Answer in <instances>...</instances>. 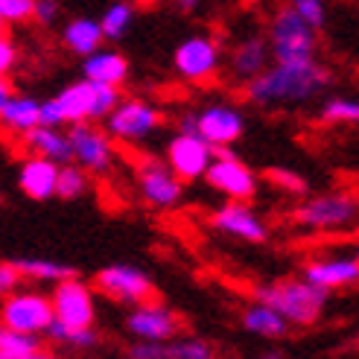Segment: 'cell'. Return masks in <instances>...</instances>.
Instances as JSON below:
<instances>
[{"instance_id":"obj_6","label":"cell","mask_w":359,"mask_h":359,"mask_svg":"<svg viewBox=\"0 0 359 359\" xmlns=\"http://www.w3.org/2000/svg\"><path fill=\"white\" fill-rule=\"evenodd\" d=\"M167 114L161 105H155L147 97H120V102L105 114L102 129L114 137V143H147L152 135L164 129Z\"/></svg>"},{"instance_id":"obj_32","label":"cell","mask_w":359,"mask_h":359,"mask_svg":"<svg viewBox=\"0 0 359 359\" xmlns=\"http://www.w3.org/2000/svg\"><path fill=\"white\" fill-rule=\"evenodd\" d=\"M41 336H32V333H21V330H12L6 325H0V359H15V356H24L35 348H41Z\"/></svg>"},{"instance_id":"obj_11","label":"cell","mask_w":359,"mask_h":359,"mask_svg":"<svg viewBox=\"0 0 359 359\" xmlns=\"http://www.w3.org/2000/svg\"><path fill=\"white\" fill-rule=\"evenodd\" d=\"M202 182H208V187L222 193L225 199H237V202H251L260 190L257 172L231 149H217L210 167L202 175Z\"/></svg>"},{"instance_id":"obj_13","label":"cell","mask_w":359,"mask_h":359,"mask_svg":"<svg viewBox=\"0 0 359 359\" xmlns=\"http://www.w3.org/2000/svg\"><path fill=\"white\" fill-rule=\"evenodd\" d=\"M193 132L208 140L213 149H231L245 135V111L234 102H208L193 111Z\"/></svg>"},{"instance_id":"obj_40","label":"cell","mask_w":359,"mask_h":359,"mask_svg":"<svg viewBox=\"0 0 359 359\" xmlns=\"http://www.w3.org/2000/svg\"><path fill=\"white\" fill-rule=\"evenodd\" d=\"M170 6L175 12H182V15H196L205 6V0H170Z\"/></svg>"},{"instance_id":"obj_17","label":"cell","mask_w":359,"mask_h":359,"mask_svg":"<svg viewBox=\"0 0 359 359\" xmlns=\"http://www.w3.org/2000/svg\"><path fill=\"white\" fill-rule=\"evenodd\" d=\"M213 155H217V149H213L208 140H202L199 135H190V132H175L167 140V149H164L167 167L182 178L184 184L202 182V175L210 167Z\"/></svg>"},{"instance_id":"obj_25","label":"cell","mask_w":359,"mask_h":359,"mask_svg":"<svg viewBox=\"0 0 359 359\" xmlns=\"http://www.w3.org/2000/svg\"><path fill=\"white\" fill-rule=\"evenodd\" d=\"M39 105H41V100H35V97L12 94L4 102V109H0V129L21 137L32 126H39Z\"/></svg>"},{"instance_id":"obj_2","label":"cell","mask_w":359,"mask_h":359,"mask_svg":"<svg viewBox=\"0 0 359 359\" xmlns=\"http://www.w3.org/2000/svg\"><path fill=\"white\" fill-rule=\"evenodd\" d=\"M120 88L114 85H102V82H91V79H76L65 85L59 94H53L50 100H41L39 105V123L41 126H65L79 123V120H91V123H102L114 105L120 102Z\"/></svg>"},{"instance_id":"obj_41","label":"cell","mask_w":359,"mask_h":359,"mask_svg":"<svg viewBox=\"0 0 359 359\" xmlns=\"http://www.w3.org/2000/svg\"><path fill=\"white\" fill-rule=\"evenodd\" d=\"M15 359H62V356L53 353V351H47V348L41 345V348H35V351H29V353H24V356H15Z\"/></svg>"},{"instance_id":"obj_8","label":"cell","mask_w":359,"mask_h":359,"mask_svg":"<svg viewBox=\"0 0 359 359\" xmlns=\"http://www.w3.org/2000/svg\"><path fill=\"white\" fill-rule=\"evenodd\" d=\"M67 143H70V161L82 167L88 175H111L117 167V143L102 129L100 123L79 120L67 126Z\"/></svg>"},{"instance_id":"obj_44","label":"cell","mask_w":359,"mask_h":359,"mask_svg":"<svg viewBox=\"0 0 359 359\" xmlns=\"http://www.w3.org/2000/svg\"><path fill=\"white\" fill-rule=\"evenodd\" d=\"M132 4H135V6L140 9V6H155V4H158V0H132Z\"/></svg>"},{"instance_id":"obj_31","label":"cell","mask_w":359,"mask_h":359,"mask_svg":"<svg viewBox=\"0 0 359 359\" xmlns=\"http://www.w3.org/2000/svg\"><path fill=\"white\" fill-rule=\"evenodd\" d=\"M167 359H219V351L208 339L178 333L167 342Z\"/></svg>"},{"instance_id":"obj_30","label":"cell","mask_w":359,"mask_h":359,"mask_svg":"<svg viewBox=\"0 0 359 359\" xmlns=\"http://www.w3.org/2000/svg\"><path fill=\"white\" fill-rule=\"evenodd\" d=\"M318 120L325 126H356L359 123V102L353 97L333 94L321 100Z\"/></svg>"},{"instance_id":"obj_1","label":"cell","mask_w":359,"mask_h":359,"mask_svg":"<svg viewBox=\"0 0 359 359\" xmlns=\"http://www.w3.org/2000/svg\"><path fill=\"white\" fill-rule=\"evenodd\" d=\"M333 85V70L321 62H269L243 85V100L263 111H286L310 105Z\"/></svg>"},{"instance_id":"obj_23","label":"cell","mask_w":359,"mask_h":359,"mask_svg":"<svg viewBox=\"0 0 359 359\" xmlns=\"http://www.w3.org/2000/svg\"><path fill=\"white\" fill-rule=\"evenodd\" d=\"M240 325L251 333V336H260L266 342H278V339H286L292 333L290 321H283L272 307H266L260 301H251L243 307L240 313Z\"/></svg>"},{"instance_id":"obj_9","label":"cell","mask_w":359,"mask_h":359,"mask_svg":"<svg viewBox=\"0 0 359 359\" xmlns=\"http://www.w3.org/2000/svg\"><path fill=\"white\" fill-rule=\"evenodd\" d=\"M135 184H137L140 199L155 210H172L184 199V182L158 155H137Z\"/></svg>"},{"instance_id":"obj_36","label":"cell","mask_w":359,"mask_h":359,"mask_svg":"<svg viewBox=\"0 0 359 359\" xmlns=\"http://www.w3.org/2000/svg\"><path fill=\"white\" fill-rule=\"evenodd\" d=\"M126 359H167V342L135 339V342L126 348Z\"/></svg>"},{"instance_id":"obj_10","label":"cell","mask_w":359,"mask_h":359,"mask_svg":"<svg viewBox=\"0 0 359 359\" xmlns=\"http://www.w3.org/2000/svg\"><path fill=\"white\" fill-rule=\"evenodd\" d=\"M53 318L67 327H97V295L94 286L79 275H70L53 283L50 292Z\"/></svg>"},{"instance_id":"obj_20","label":"cell","mask_w":359,"mask_h":359,"mask_svg":"<svg viewBox=\"0 0 359 359\" xmlns=\"http://www.w3.org/2000/svg\"><path fill=\"white\" fill-rule=\"evenodd\" d=\"M56 172L59 164L41 155H27L18 167V187L32 202L56 199Z\"/></svg>"},{"instance_id":"obj_18","label":"cell","mask_w":359,"mask_h":359,"mask_svg":"<svg viewBox=\"0 0 359 359\" xmlns=\"http://www.w3.org/2000/svg\"><path fill=\"white\" fill-rule=\"evenodd\" d=\"M301 278L325 292H345L359 280L356 255H318L301 266Z\"/></svg>"},{"instance_id":"obj_42","label":"cell","mask_w":359,"mask_h":359,"mask_svg":"<svg viewBox=\"0 0 359 359\" xmlns=\"http://www.w3.org/2000/svg\"><path fill=\"white\" fill-rule=\"evenodd\" d=\"M12 94H15V88H12L9 76H4V74H0V109H4V102H6Z\"/></svg>"},{"instance_id":"obj_39","label":"cell","mask_w":359,"mask_h":359,"mask_svg":"<svg viewBox=\"0 0 359 359\" xmlns=\"http://www.w3.org/2000/svg\"><path fill=\"white\" fill-rule=\"evenodd\" d=\"M21 286V275L15 272L12 260H0V298L9 295L12 290H18Z\"/></svg>"},{"instance_id":"obj_5","label":"cell","mask_w":359,"mask_h":359,"mask_svg":"<svg viewBox=\"0 0 359 359\" xmlns=\"http://www.w3.org/2000/svg\"><path fill=\"white\" fill-rule=\"evenodd\" d=\"M266 44L272 53V62H310L318 59V29L286 4L278 6L269 18Z\"/></svg>"},{"instance_id":"obj_7","label":"cell","mask_w":359,"mask_h":359,"mask_svg":"<svg viewBox=\"0 0 359 359\" xmlns=\"http://www.w3.org/2000/svg\"><path fill=\"white\" fill-rule=\"evenodd\" d=\"M222 67H225V47L210 32H193L172 50V70L190 85L217 82Z\"/></svg>"},{"instance_id":"obj_21","label":"cell","mask_w":359,"mask_h":359,"mask_svg":"<svg viewBox=\"0 0 359 359\" xmlns=\"http://www.w3.org/2000/svg\"><path fill=\"white\" fill-rule=\"evenodd\" d=\"M129 74H132L129 59L114 47H97L94 53L82 56V76L91 79V82L123 88L126 79H129Z\"/></svg>"},{"instance_id":"obj_27","label":"cell","mask_w":359,"mask_h":359,"mask_svg":"<svg viewBox=\"0 0 359 359\" xmlns=\"http://www.w3.org/2000/svg\"><path fill=\"white\" fill-rule=\"evenodd\" d=\"M97 21H100L105 41H123L137 21V6L132 4V0H111Z\"/></svg>"},{"instance_id":"obj_15","label":"cell","mask_w":359,"mask_h":359,"mask_svg":"<svg viewBox=\"0 0 359 359\" xmlns=\"http://www.w3.org/2000/svg\"><path fill=\"white\" fill-rule=\"evenodd\" d=\"M126 330L132 339H152V342H170L184 330V321L170 304L158 301L155 295L132 304L129 316H126Z\"/></svg>"},{"instance_id":"obj_43","label":"cell","mask_w":359,"mask_h":359,"mask_svg":"<svg viewBox=\"0 0 359 359\" xmlns=\"http://www.w3.org/2000/svg\"><path fill=\"white\" fill-rule=\"evenodd\" d=\"M257 359H290V356H286L283 351H266V353H260Z\"/></svg>"},{"instance_id":"obj_38","label":"cell","mask_w":359,"mask_h":359,"mask_svg":"<svg viewBox=\"0 0 359 359\" xmlns=\"http://www.w3.org/2000/svg\"><path fill=\"white\" fill-rule=\"evenodd\" d=\"M18 62H21V50H18L15 39H9L6 32H0V74L9 76L18 67Z\"/></svg>"},{"instance_id":"obj_26","label":"cell","mask_w":359,"mask_h":359,"mask_svg":"<svg viewBox=\"0 0 359 359\" xmlns=\"http://www.w3.org/2000/svg\"><path fill=\"white\" fill-rule=\"evenodd\" d=\"M15 272L21 275V280H32V283H56L62 278L76 275L74 266H67L62 260H50V257H18L12 260Z\"/></svg>"},{"instance_id":"obj_29","label":"cell","mask_w":359,"mask_h":359,"mask_svg":"<svg viewBox=\"0 0 359 359\" xmlns=\"http://www.w3.org/2000/svg\"><path fill=\"white\" fill-rule=\"evenodd\" d=\"M88 190H91V175H88L82 167H76L74 161L59 164V172H56V199L74 202V199H82Z\"/></svg>"},{"instance_id":"obj_19","label":"cell","mask_w":359,"mask_h":359,"mask_svg":"<svg viewBox=\"0 0 359 359\" xmlns=\"http://www.w3.org/2000/svg\"><path fill=\"white\" fill-rule=\"evenodd\" d=\"M269 62H272V53H269V44H266L263 32L240 35V39L231 44V50L225 53L228 76L234 82H240V85H245L251 76H257Z\"/></svg>"},{"instance_id":"obj_37","label":"cell","mask_w":359,"mask_h":359,"mask_svg":"<svg viewBox=\"0 0 359 359\" xmlns=\"http://www.w3.org/2000/svg\"><path fill=\"white\" fill-rule=\"evenodd\" d=\"M32 21L39 27H56L62 21V0H35Z\"/></svg>"},{"instance_id":"obj_24","label":"cell","mask_w":359,"mask_h":359,"mask_svg":"<svg viewBox=\"0 0 359 359\" xmlns=\"http://www.w3.org/2000/svg\"><path fill=\"white\" fill-rule=\"evenodd\" d=\"M105 39H102V29H100V21L91 15H76L65 21L62 27V47L67 53H74V56H88V53H94L97 47H102Z\"/></svg>"},{"instance_id":"obj_34","label":"cell","mask_w":359,"mask_h":359,"mask_svg":"<svg viewBox=\"0 0 359 359\" xmlns=\"http://www.w3.org/2000/svg\"><path fill=\"white\" fill-rule=\"evenodd\" d=\"M32 4L35 0H0V21L6 27H21L32 21Z\"/></svg>"},{"instance_id":"obj_45","label":"cell","mask_w":359,"mask_h":359,"mask_svg":"<svg viewBox=\"0 0 359 359\" xmlns=\"http://www.w3.org/2000/svg\"><path fill=\"white\" fill-rule=\"evenodd\" d=\"M0 32H6V24L4 21H0Z\"/></svg>"},{"instance_id":"obj_22","label":"cell","mask_w":359,"mask_h":359,"mask_svg":"<svg viewBox=\"0 0 359 359\" xmlns=\"http://www.w3.org/2000/svg\"><path fill=\"white\" fill-rule=\"evenodd\" d=\"M21 143L29 155H41L50 158L56 164H67L70 161V143H67V132L59 126H32L29 132L21 135Z\"/></svg>"},{"instance_id":"obj_4","label":"cell","mask_w":359,"mask_h":359,"mask_svg":"<svg viewBox=\"0 0 359 359\" xmlns=\"http://www.w3.org/2000/svg\"><path fill=\"white\" fill-rule=\"evenodd\" d=\"M359 202L353 190H325L318 196H301L292 210V222L313 234H336L356 225Z\"/></svg>"},{"instance_id":"obj_28","label":"cell","mask_w":359,"mask_h":359,"mask_svg":"<svg viewBox=\"0 0 359 359\" xmlns=\"http://www.w3.org/2000/svg\"><path fill=\"white\" fill-rule=\"evenodd\" d=\"M41 339H50L53 345L67 348V351H76V353L94 351L100 345L97 327H67V325H62V321H56V318L47 325V330H44Z\"/></svg>"},{"instance_id":"obj_35","label":"cell","mask_w":359,"mask_h":359,"mask_svg":"<svg viewBox=\"0 0 359 359\" xmlns=\"http://www.w3.org/2000/svg\"><path fill=\"white\" fill-rule=\"evenodd\" d=\"M290 6L307 24H313L318 32H321V27L327 24V4H325V0H290Z\"/></svg>"},{"instance_id":"obj_12","label":"cell","mask_w":359,"mask_h":359,"mask_svg":"<svg viewBox=\"0 0 359 359\" xmlns=\"http://www.w3.org/2000/svg\"><path fill=\"white\" fill-rule=\"evenodd\" d=\"M50 321H53V304L47 292L21 290L18 286V290L0 298V325H6L12 330L44 336Z\"/></svg>"},{"instance_id":"obj_14","label":"cell","mask_w":359,"mask_h":359,"mask_svg":"<svg viewBox=\"0 0 359 359\" xmlns=\"http://www.w3.org/2000/svg\"><path fill=\"white\" fill-rule=\"evenodd\" d=\"M94 290L102 292L105 298H111L117 304H140L155 295V283L152 278L143 272V269L132 266V263H111V266H102L100 272L94 275Z\"/></svg>"},{"instance_id":"obj_3","label":"cell","mask_w":359,"mask_h":359,"mask_svg":"<svg viewBox=\"0 0 359 359\" xmlns=\"http://www.w3.org/2000/svg\"><path fill=\"white\" fill-rule=\"evenodd\" d=\"M251 295H255V301L272 307L283 321H290V327L318 325L327 313V304H330V292L307 283L301 275L257 283V286H251Z\"/></svg>"},{"instance_id":"obj_33","label":"cell","mask_w":359,"mask_h":359,"mask_svg":"<svg viewBox=\"0 0 359 359\" xmlns=\"http://www.w3.org/2000/svg\"><path fill=\"white\" fill-rule=\"evenodd\" d=\"M266 182L272 184L278 193L292 196V199H301V196H307V190H310V184H307V178H304V175H298L292 170H280V167L269 170L266 172Z\"/></svg>"},{"instance_id":"obj_16","label":"cell","mask_w":359,"mask_h":359,"mask_svg":"<svg viewBox=\"0 0 359 359\" xmlns=\"http://www.w3.org/2000/svg\"><path fill=\"white\" fill-rule=\"evenodd\" d=\"M210 228L219 234L240 240L248 245H263L269 240V225L260 213L251 208V202H237V199H225L219 208L210 210L208 217Z\"/></svg>"}]
</instances>
